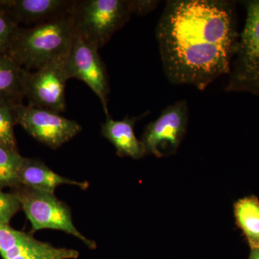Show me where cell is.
<instances>
[{
	"label": "cell",
	"mask_w": 259,
	"mask_h": 259,
	"mask_svg": "<svg viewBox=\"0 0 259 259\" xmlns=\"http://www.w3.org/2000/svg\"><path fill=\"white\" fill-rule=\"evenodd\" d=\"M239 36L233 2H167L156 28L167 79L205 90L229 74Z\"/></svg>",
	"instance_id": "6da1fadb"
},
{
	"label": "cell",
	"mask_w": 259,
	"mask_h": 259,
	"mask_svg": "<svg viewBox=\"0 0 259 259\" xmlns=\"http://www.w3.org/2000/svg\"><path fill=\"white\" fill-rule=\"evenodd\" d=\"M69 13L28 28H19L8 51L27 69H40L49 63L66 59L75 38Z\"/></svg>",
	"instance_id": "7a4b0ae2"
},
{
	"label": "cell",
	"mask_w": 259,
	"mask_h": 259,
	"mask_svg": "<svg viewBox=\"0 0 259 259\" xmlns=\"http://www.w3.org/2000/svg\"><path fill=\"white\" fill-rule=\"evenodd\" d=\"M69 13L75 35L99 49L134 14L132 0L72 1Z\"/></svg>",
	"instance_id": "3957f363"
},
{
	"label": "cell",
	"mask_w": 259,
	"mask_h": 259,
	"mask_svg": "<svg viewBox=\"0 0 259 259\" xmlns=\"http://www.w3.org/2000/svg\"><path fill=\"white\" fill-rule=\"evenodd\" d=\"M244 28L232 61L226 91L259 95V0L245 3Z\"/></svg>",
	"instance_id": "277c9868"
},
{
	"label": "cell",
	"mask_w": 259,
	"mask_h": 259,
	"mask_svg": "<svg viewBox=\"0 0 259 259\" xmlns=\"http://www.w3.org/2000/svg\"><path fill=\"white\" fill-rule=\"evenodd\" d=\"M14 190L21 209L31 223L32 231L44 229L64 231L77 238L90 249H96L97 243L76 229L69 206L59 200L55 194L22 186Z\"/></svg>",
	"instance_id": "5b68a950"
},
{
	"label": "cell",
	"mask_w": 259,
	"mask_h": 259,
	"mask_svg": "<svg viewBox=\"0 0 259 259\" xmlns=\"http://www.w3.org/2000/svg\"><path fill=\"white\" fill-rule=\"evenodd\" d=\"M188 121L189 107L185 100L165 107L159 117L144 130L141 142L146 155L161 158L175 154L185 138Z\"/></svg>",
	"instance_id": "8992f818"
},
{
	"label": "cell",
	"mask_w": 259,
	"mask_h": 259,
	"mask_svg": "<svg viewBox=\"0 0 259 259\" xmlns=\"http://www.w3.org/2000/svg\"><path fill=\"white\" fill-rule=\"evenodd\" d=\"M13 110L16 124L21 125L34 139L52 149H57L69 142L82 129L76 121L49 110L26 106L22 103L15 104Z\"/></svg>",
	"instance_id": "52a82bcc"
},
{
	"label": "cell",
	"mask_w": 259,
	"mask_h": 259,
	"mask_svg": "<svg viewBox=\"0 0 259 259\" xmlns=\"http://www.w3.org/2000/svg\"><path fill=\"white\" fill-rule=\"evenodd\" d=\"M64 59L49 63L35 71H25L24 96L28 105L60 114L66 110L65 88L68 78Z\"/></svg>",
	"instance_id": "ba28073f"
},
{
	"label": "cell",
	"mask_w": 259,
	"mask_h": 259,
	"mask_svg": "<svg viewBox=\"0 0 259 259\" xmlns=\"http://www.w3.org/2000/svg\"><path fill=\"white\" fill-rule=\"evenodd\" d=\"M98 50L82 37L75 35L71 51L65 59V69L69 79L81 80L96 94L107 117L110 116L107 103L110 88L106 67Z\"/></svg>",
	"instance_id": "9c48e42d"
},
{
	"label": "cell",
	"mask_w": 259,
	"mask_h": 259,
	"mask_svg": "<svg viewBox=\"0 0 259 259\" xmlns=\"http://www.w3.org/2000/svg\"><path fill=\"white\" fill-rule=\"evenodd\" d=\"M0 255L3 259H76L79 253L38 241L30 233L0 224Z\"/></svg>",
	"instance_id": "30bf717a"
},
{
	"label": "cell",
	"mask_w": 259,
	"mask_h": 259,
	"mask_svg": "<svg viewBox=\"0 0 259 259\" xmlns=\"http://www.w3.org/2000/svg\"><path fill=\"white\" fill-rule=\"evenodd\" d=\"M18 185L32 190L54 194L59 186L75 185L81 190L89 187L88 182L69 180L55 173L38 159L23 158L18 172ZM18 186V187H19Z\"/></svg>",
	"instance_id": "8fae6325"
},
{
	"label": "cell",
	"mask_w": 259,
	"mask_h": 259,
	"mask_svg": "<svg viewBox=\"0 0 259 259\" xmlns=\"http://www.w3.org/2000/svg\"><path fill=\"white\" fill-rule=\"evenodd\" d=\"M72 1L15 0L5 1V7L17 23L36 25L69 13Z\"/></svg>",
	"instance_id": "7c38bea8"
},
{
	"label": "cell",
	"mask_w": 259,
	"mask_h": 259,
	"mask_svg": "<svg viewBox=\"0 0 259 259\" xmlns=\"http://www.w3.org/2000/svg\"><path fill=\"white\" fill-rule=\"evenodd\" d=\"M139 118L127 116L123 120H115L110 115L102 125V136L115 146L120 157L140 159L146 155L144 145L135 134V125Z\"/></svg>",
	"instance_id": "4fadbf2b"
},
{
	"label": "cell",
	"mask_w": 259,
	"mask_h": 259,
	"mask_svg": "<svg viewBox=\"0 0 259 259\" xmlns=\"http://www.w3.org/2000/svg\"><path fill=\"white\" fill-rule=\"evenodd\" d=\"M25 71L8 53L0 54V97L21 103Z\"/></svg>",
	"instance_id": "5bb4252c"
},
{
	"label": "cell",
	"mask_w": 259,
	"mask_h": 259,
	"mask_svg": "<svg viewBox=\"0 0 259 259\" xmlns=\"http://www.w3.org/2000/svg\"><path fill=\"white\" fill-rule=\"evenodd\" d=\"M234 215L250 249L259 248V199L254 195L240 199L234 204Z\"/></svg>",
	"instance_id": "9a60e30c"
},
{
	"label": "cell",
	"mask_w": 259,
	"mask_h": 259,
	"mask_svg": "<svg viewBox=\"0 0 259 259\" xmlns=\"http://www.w3.org/2000/svg\"><path fill=\"white\" fill-rule=\"evenodd\" d=\"M23 158L18 148L0 145V188L18 187V172Z\"/></svg>",
	"instance_id": "2e32d148"
},
{
	"label": "cell",
	"mask_w": 259,
	"mask_h": 259,
	"mask_svg": "<svg viewBox=\"0 0 259 259\" xmlns=\"http://www.w3.org/2000/svg\"><path fill=\"white\" fill-rule=\"evenodd\" d=\"M13 102L0 97V145L17 148L14 134L15 122Z\"/></svg>",
	"instance_id": "e0dca14e"
},
{
	"label": "cell",
	"mask_w": 259,
	"mask_h": 259,
	"mask_svg": "<svg viewBox=\"0 0 259 259\" xmlns=\"http://www.w3.org/2000/svg\"><path fill=\"white\" fill-rule=\"evenodd\" d=\"M18 29V23L7 10L5 1H0V54L8 53Z\"/></svg>",
	"instance_id": "ac0fdd59"
},
{
	"label": "cell",
	"mask_w": 259,
	"mask_h": 259,
	"mask_svg": "<svg viewBox=\"0 0 259 259\" xmlns=\"http://www.w3.org/2000/svg\"><path fill=\"white\" fill-rule=\"evenodd\" d=\"M21 209V204L14 192L6 193L0 188V224L10 226L12 218Z\"/></svg>",
	"instance_id": "d6986e66"
},
{
	"label": "cell",
	"mask_w": 259,
	"mask_h": 259,
	"mask_svg": "<svg viewBox=\"0 0 259 259\" xmlns=\"http://www.w3.org/2000/svg\"><path fill=\"white\" fill-rule=\"evenodd\" d=\"M158 1L153 0H132L134 14L147 15L153 11L158 5Z\"/></svg>",
	"instance_id": "ffe728a7"
},
{
	"label": "cell",
	"mask_w": 259,
	"mask_h": 259,
	"mask_svg": "<svg viewBox=\"0 0 259 259\" xmlns=\"http://www.w3.org/2000/svg\"><path fill=\"white\" fill-rule=\"evenodd\" d=\"M248 259H259V248L251 249Z\"/></svg>",
	"instance_id": "44dd1931"
}]
</instances>
